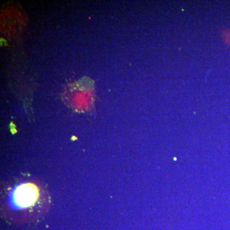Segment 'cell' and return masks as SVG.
<instances>
[{"mask_svg":"<svg viewBox=\"0 0 230 230\" xmlns=\"http://www.w3.org/2000/svg\"><path fill=\"white\" fill-rule=\"evenodd\" d=\"M2 209L8 217L35 218L49 207L48 192L37 182H15L3 195Z\"/></svg>","mask_w":230,"mask_h":230,"instance_id":"obj_1","label":"cell"}]
</instances>
